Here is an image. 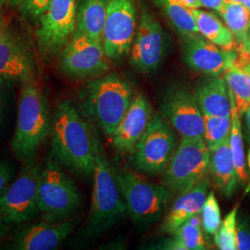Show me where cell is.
<instances>
[{
    "label": "cell",
    "mask_w": 250,
    "mask_h": 250,
    "mask_svg": "<svg viewBox=\"0 0 250 250\" xmlns=\"http://www.w3.org/2000/svg\"><path fill=\"white\" fill-rule=\"evenodd\" d=\"M232 128V118L204 115L203 139L209 151L214 150L229 140Z\"/></svg>",
    "instance_id": "29"
},
{
    "label": "cell",
    "mask_w": 250,
    "mask_h": 250,
    "mask_svg": "<svg viewBox=\"0 0 250 250\" xmlns=\"http://www.w3.org/2000/svg\"><path fill=\"white\" fill-rule=\"evenodd\" d=\"M200 214L196 215L181 225L170 234L154 246V250H205L208 249L203 232Z\"/></svg>",
    "instance_id": "23"
},
{
    "label": "cell",
    "mask_w": 250,
    "mask_h": 250,
    "mask_svg": "<svg viewBox=\"0 0 250 250\" xmlns=\"http://www.w3.org/2000/svg\"><path fill=\"white\" fill-rule=\"evenodd\" d=\"M199 2L201 7L220 12L226 3V0H199Z\"/></svg>",
    "instance_id": "36"
},
{
    "label": "cell",
    "mask_w": 250,
    "mask_h": 250,
    "mask_svg": "<svg viewBox=\"0 0 250 250\" xmlns=\"http://www.w3.org/2000/svg\"><path fill=\"white\" fill-rule=\"evenodd\" d=\"M109 0H81L76 9V30L102 42Z\"/></svg>",
    "instance_id": "22"
},
{
    "label": "cell",
    "mask_w": 250,
    "mask_h": 250,
    "mask_svg": "<svg viewBox=\"0 0 250 250\" xmlns=\"http://www.w3.org/2000/svg\"><path fill=\"white\" fill-rule=\"evenodd\" d=\"M203 115H232V91L222 76H208L200 81L193 91Z\"/></svg>",
    "instance_id": "19"
},
{
    "label": "cell",
    "mask_w": 250,
    "mask_h": 250,
    "mask_svg": "<svg viewBox=\"0 0 250 250\" xmlns=\"http://www.w3.org/2000/svg\"><path fill=\"white\" fill-rule=\"evenodd\" d=\"M226 2H240V0H226Z\"/></svg>",
    "instance_id": "44"
},
{
    "label": "cell",
    "mask_w": 250,
    "mask_h": 250,
    "mask_svg": "<svg viewBox=\"0 0 250 250\" xmlns=\"http://www.w3.org/2000/svg\"><path fill=\"white\" fill-rule=\"evenodd\" d=\"M202 228L207 235H214L222 224L221 208L214 192L211 191L206 197L201 213Z\"/></svg>",
    "instance_id": "31"
},
{
    "label": "cell",
    "mask_w": 250,
    "mask_h": 250,
    "mask_svg": "<svg viewBox=\"0 0 250 250\" xmlns=\"http://www.w3.org/2000/svg\"><path fill=\"white\" fill-rule=\"evenodd\" d=\"M238 208H232L224 222L220 225L219 230L214 234V244L220 250H236V225H237Z\"/></svg>",
    "instance_id": "30"
},
{
    "label": "cell",
    "mask_w": 250,
    "mask_h": 250,
    "mask_svg": "<svg viewBox=\"0 0 250 250\" xmlns=\"http://www.w3.org/2000/svg\"><path fill=\"white\" fill-rule=\"evenodd\" d=\"M248 53L250 55V33H249V44H248Z\"/></svg>",
    "instance_id": "43"
},
{
    "label": "cell",
    "mask_w": 250,
    "mask_h": 250,
    "mask_svg": "<svg viewBox=\"0 0 250 250\" xmlns=\"http://www.w3.org/2000/svg\"><path fill=\"white\" fill-rule=\"evenodd\" d=\"M208 183L204 179L194 188L179 196L163 219L161 232L170 235L192 217L201 213L208 196Z\"/></svg>",
    "instance_id": "20"
},
{
    "label": "cell",
    "mask_w": 250,
    "mask_h": 250,
    "mask_svg": "<svg viewBox=\"0 0 250 250\" xmlns=\"http://www.w3.org/2000/svg\"><path fill=\"white\" fill-rule=\"evenodd\" d=\"M229 88L233 94L236 107L242 115L250 105V55L239 53L236 62L224 73Z\"/></svg>",
    "instance_id": "24"
},
{
    "label": "cell",
    "mask_w": 250,
    "mask_h": 250,
    "mask_svg": "<svg viewBox=\"0 0 250 250\" xmlns=\"http://www.w3.org/2000/svg\"><path fill=\"white\" fill-rule=\"evenodd\" d=\"M160 114L182 138H203L204 115L193 92L188 88L173 85L166 90Z\"/></svg>",
    "instance_id": "12"
},
{
    "label": "cell",
    "mask_w": 250,
    "mask_h": 250,
    "mask_svg": "<svg viewBox=\"0 0 250 250\" xmlns=\"http://www.w3.org/2000/svg\"><path fill=\"white\" fill-rule=\"evenodd\" d=\"M22 165L0 195V218L9 226L26 223L38 214V188L43 166L36 161Z\"/></svg>",
    "instance_id": "9"
},
{
    "label": "cell",
    "mask_w": 250,
    "mask_h": 250,
    "mask_svg": "<svg viewBox=\"0 0 250 250\" xmlns=\"http://www.w3.org/2000/svg\"><path fill=\"white\" fill-rule=\"evenodd\" d=\"M166 38L160 22L144 10L130 51V63L141 73L156 72L164 59Z\"/></svg>",
    "instance_id": "14"
},
{
    "label": "cell",
    "mask_w": 250,
    "mask_h": 250,
    "mask_svg": "<svg viewBox=\"0 0 250 250\" xmlns=\"http://www.w3.org/2000/svg\"><path fill=\"white\" fill-rule=\"evenodd\" d=\"M114 171L128 216L137 229L147 230L161 220L172 193L162 184L147 182L132 171L117 167Z\"/></svg>",
    "instance_id": "5"
},
{
    "label": "cell",
    "mask_w": 250,
    "mask_h": 250,
    "mask_svg": "<svg viewBox=\"0 0 250 250\" xmlns=\"http://www.w3.org/2000/svg\"><path fill=\"white\" fill-rule=\"evenodd\" d=\"M51 120L45 94L36 79L23 82L11 142V150L22 164L36 161L41 146L50 134Z\"/></svg>",
    "instance_id": "2"
},
{
    "label": "cell",
    "mask_w": 250,
    "mask_h": 250,
    "mask_svg": "<svg viewBox=\"0 0 250 250\" xmlns=\"http://www.w3.org/2000/svg\"><path fill=\"white\" fill-rule=\"evenodd\" d=\"M183 57L188 67L207 76H222L236 62L239 52L224 49L199 35L184 38Z\"/></svg>",
    "instance_id": "15"
},
{
    "label": "cell",
    "mask_w": 250,
    "mask_h": 250,
    "mask_svg": "<svg viewBox=\"0 0 250 250\" xmlns=\"http://www.w3.org/2000/svg\"><path fill=\"white\" fill-rule=\"evenodd\" d=\"M60 69L73 79H85L104 75L109 64L102 42L75 30L60 52Z\"/></svg>",
    "instance_id": "10"
},
{
    "label": "cell",
    "mask_w": 250,
    "mask_h": 250,
    "mask_svg": "<svg viewBox=\"0 0 250 250\" xmlns=\"http://www.w3.org/2000/svg\"><path fill=\"white\" fill-rule=\"evenodd\" d=\"M240 2L250 12V0H240Z\"/></svg>",
    "instance_id": "41"
},
{
    "label": "cell",
    "mask_w": 250,
    "mask_h": 250,
    "mask_svg": "<svg viewBox=\"0 0 250 250\" xmlns=\"http://www.w3.org/2000/svg\"><path fill=\"white\" fill-rule=\"evenodd\" d=\"M177 146L175 131L160 113L154 112L145 133L130 153L131 164L140 172L149 175L161 174Z\"/></svg>",
    "instance_id": "8"
},
{
    "label": "cell",
    "mask_w": 250,
    "mask_h": 250,
    "mask_svg": "<svg viewBox=\"0 0 250 250\" xmlns=\"http://www.w3.org/2000/svg\"><path fill=\"white\" fill-rule=\"evenodd\" d=\"M82 196L62 166L49 155L42 167L38 188V214L51 223L72 219L79 210Z\"/></svg>",
    "instance_id": "6"
},
{
    "label": "cell",
    "mask_w": 250,
    "mask_h": 250,
    "mask_svg": "<svg viewBox=\"0 0 250 250\" xmlns=\"http://www.w3.org/2000/svg\"><path fill=\"white\" fill-rule=\"evenodd\" d=\"M134 99L128 82L114 73L92 81L79 97L83 116L111 136Z\"/></svg>",
    "instance_id": "3"
},
{
    "label": "cell",
    "mask_w": 250,
    "mask_h": 250,
    "mask_svg": "<svg viewBox=\"0 0 250 250\" xmlns=\"http://www.w3.org/2000/svg\"><path fill=\"white\" fill-rule=\"evenodd\" d=\"M135 26L134 0H109L102 40L109 61L119 62L130 54Z\"/></svg>",
    "instance_id": "13"
},
{
    "label": "cell",
    "mask_w": 250,
    "mask_h": 250,
    "mask_svg": "<svg viewBox=\"0 0 250 250\" xmlns=\"http://www.w3.org/2000/svg\"><path fill=\"white\" fill-rule=\"evenodd\" d=\"M244 117H245V124H246V128H247V132L249 134V137L250 139V105L248 106L246 108V110L244 111Z\"/></svg>",
    "instance_id": "39"
},
{
    "label": "cell",
    "mask_w": 250,
    "mask_h": 250,
    "mask_svg": "<svg viewBox=\"0 0 250 250\" xmlns=\"http://www.w3.org/2000/svg\"><path fill=\"white\" fill-rule=\"evenodd\" d=\"M225 25L232 33L235 49L239 53L248 52L250 12L241 2H226L219 12Z\"/></svg>",
    "instance_id": "25"
},
{
    "label": "cell",
    "mask_w": 250,
    "mask_h": 250,
    "mask_svg": "<svg viewBox=\"0 0 250 250\" xmlns=\"http://www.w3.org/2000/svg\"><path fill=\"white\" fill-rule=\"evenodd\" d=\"M10 82L0 79V127L4 123V119L9 106V94H10Z\"/></svg>",
    "instance_id": "35"
},
{
    "label": "cell",
    "mask_w": 250,
    "mask_h": 250,
    "mask_svg": "<svg viewBox=\"0 0 250 250\" xmlns=\"http://www.w3.org/2000/svg\"><path fill=\"white\" fill-rule=\"evenodd\" d=\"M155 2L164 10L173 27L184 38L199 35L191 8L179 0H155Z\"/></svg>",
    "instance_id": "28"
},
{
    "label": "cell",
    "mask_w": 250,
    "mask_h": 250,
    "mask_svg": "<svg viewBox=\"0 0 250 250\" xmlns=\"http://www.w3.org/2000/svg\"><path fill=\"white\" fill-rule=\"evenodd\" d=\"M15 177V166L8 160L0 158V195Z\"/></svg>",
    "instance_id": "34"
},
{
    "label": "cell",
    "mask_w": 250,
    "mask_h": 250,
    "mask_svg": "<svg viewBox=\"0 0 250 250\" xmlns=\"http://www.w3.org/2000/svg\"><path fill=\"white\" fill-rule=\"evenodd\" d=\"M76 0H50L36 33L43 58L56 57L71 39L76 30Z\"/></svg>",
    "instance_id": "11"
},
{
    "label": "cell",
    "mask_w": 250,
    "mask_h": 250,
    "mask_svg": "<svg viewBox=\"0 0 250 250\" xmlns=\"http://www.w3.org/2000/svg\"><path fill=\"white\" fill-rule=\"evenodd\" d=\"M236 244L238 250H250V217L248 214H237Z\"/></svg>",
    "instance_id": "32"
},
{
    "label": "cell",
    "mask_w": 250,
    "mask_h": 250,
    "mask_svg": "<svg viewBox=\"0 0 250 250\" xmlns=\"http://www.w3.org/2000/svg\"><path fill=\"white\" fill-rule=\"evenodd\" d=\"M92 203L87 222L83 230L86 239H94L120 224L127 213L114 167L107 161L100 144L94 170Z\"/></svg>",
    "instance_id": "4"
},
{
    "label": "cell",
    "mask_w": 250,
    "mask_h": 250,
    "mask_svg": "<svg viewBox=\"0 0 250 250\" xmlns=\"http://www.w3.org/2000/svg\"><path fill=\"white\" fill-rule=\"evenodd\" d=\"M9 224H6L1 218H0V241L6 236V234L9 231Z\"/></svg>",
    "instance_id": "38"
},
{
    "label": "cell",
    "mask_w": 250,
    "mask_h": 250,
    "mask_svg": "<svg viewBox=\"0 0 250 250\" xmlns=\"http://www.w3.org/2000/svg\"><path fill=\"white\" fill-rule=\"evenodd\" d=\"M21 8L30 17L40 18L45 12L50 0H19Z\"/></svg>",
    "instance_id": "33"
},
{
    "label": "cell",
    "mask_w": 250,
    "mask_h": 250,
    "mask_svg": "<svg viewBox=\"0 0 250 250\" xmlns=\"http://www.w3.org/2000/svg\"><path fill=\"white\" fill-rule=\"evenodd\" d=\"M209 171L220 191L225 197H232L239 185L229 140L210 151Z\"/></svg>",
    "instance_id": "21"
},
{
    "label": "cell",
    "mask_w": 250,
    "mask_h": 250,
    "mask_svg": "<svg viewBox=\"0 0 250 250\" xmlns=\"http://www.w3.org/2000/svg\"></svg>",
    "instance_id": "45"
},
{
    "label": "cell",
    "mask_w": 250,
    "mask_h": 250,
    "mask_svg": "<svg viewBox=\"0 0 250 250\" xmlns=\"http://www.w3.org/2000/svg\"><path fill=\"white\" fill-rule=\"evenodd\" d=\"M49 135V155L55 161L80 177L93 176L100 141L71 100L64 99L55 108Z\"/></svg>",
    "instance_id": "1"
},
{
    "label": "cell",
    "mask_w": 250,
    "mask_h": 250,
    "mask_svg": "<svg viewBox=\"0 0 250 250\" xmlns=\"http://www.w3.org/2000/svg\"><path fill=\"white\" fill-rule=\"evenodd\" d=\"M191 11L201 36L224 49H235L232 33L220 19L202 9H191Z\"/></svg>",
    "instance_id": "26"
},
{
    "label": "cell",
    "mask_w": 250,
    "mask_h": 250,
    "mask_svg": "<svg viewBox=\"0 0 250 250\" xmlns=\"http://www.w3.org/2000/svg\"><path fill=\"white\" fill-rule=\"evenodd\" d=\"M231 118H232V128H231V133L229 137V146H230L232 160L235 166L238 185L244 187L246 186L249 180V171H248V164H247L246 154H245L240 114L236 107L234 97H232V99Z\"/></svg>",
    "instance_id": "27"
},
{
    "label": "cell",
    "mask_w": 250,
    "mask_h": 250,
    "mask_svg": "<svg viewBox=\"0 0 250 250\" xmlns=\"http://www.w3.org/2000/svg\"><path fill=\"white\" fill-rule=\"evenodd\" d=\"M7 27V23H6V21L5 19L3 18L1 15H0V32L5 29Z\"/></svg>",
    "instance_id": "40"
},
{
    "label": "cell",
    "mask_w": 250,
    "mask_h": 250,
    "mask_svg": "<svg viewBox=\"0 0 250 250\" xmlns=\"http://www.w3.org/2000/svg\"><path fill=\"white\" fill-rule=\"evenodd\" d=\"M19 0H0V6L5 5V4H9V3H13V2H17Z\"/></svg>",
    "instance_id": "42"
},
{
    "label": "cell",
    "mask_w": 250,
    "mask_h": 250,
    "mask_svg": "<svg viewBox=\"0 0 250 250\" xmlns=\"http://www.w3.org/2000/svg\"><path fill=\"white\" fill-rule=\"evenodd\" d=\"M210 151L203 138H182L166 169L161 184L181 195L195 188L209 170Z\"/></svg>",
    "instance_id": "7"
},
{
    "label": "cell",
    "mask_w": 250,
    "mask_h": 250,
    "mask_svg": "<svg viewBox=\"0 0 250 250\" xmlns=\"http://www.w3.org/2000/svg\"><path fill=\"white\" fill-rule=\"evenodd\" d=\"M35 62L24 42L8 27L0 32V79L23 82L35 79Z\"/></svg>",
    "instance_id": "17"
},
{
    "label": "cell",
    "mask_w": 250,
    "mask_h": 250,
    "mask_svg": "<svg viewBox=\"0 0 250 250\" xmlns=\"http://www.w3.org/2000/svg\"><path fill=\"white\" fill-rule=\"evenodd\" d=\"M77 222L73 219L51 223L42 220L29 225L12 236L7 249L14 250H57L73 232Z\"/></svg>",
    "instance_id": "16"
},
{
    "label": "cell",
    "mask_w": 250,
    "mask_h": 250,
    "mask_svg": "<svg viewBox=\"0 0 250 250\" xmlns=\"http://www.w3.org/2000/svg\"><path fill=\"white\" fill-rule=\"evenodd\" d=\"M154 110L147 98L138 94L131 102L122 121L110 136L112 145L121 154H130L145 133Z\"/></svg>",
    "instance_id": "18"
},
{
    "label": "cell",
    "mask_w": 250,
    "mask_h": 250,
    "mask_svg": "<svg viewBox=\"0 0 250 250\" xmlns=\"http://www.w3.org/2000/svg\"><path fill=\"white\" fill-rule=\"evenodd\" d=\"M181 1L184 5H186L188 8L191 9H199L201 8V4L199 0H179Z\"/></svg>",
    "instance_id": "37"
}]
</instances>
